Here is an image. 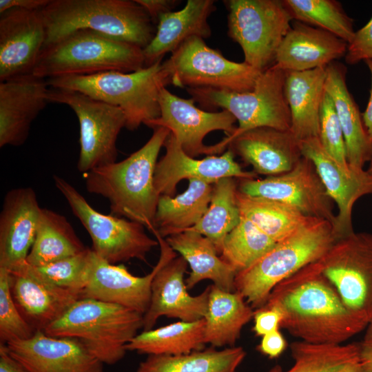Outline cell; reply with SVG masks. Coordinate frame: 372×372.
<instances>
[{
    "instance_id": "cell-13",
    "label": "cell",
    "mask_w": 372,
    "mask_h": 372,
    "mask_svg": "<svg viewBox=\"0 0 372 372\" xmlns=\"http://www.w3.org/2000/svg\"><path fill=\"white\" fill-rule=\"evenodd\" d=\"M49 103L64 104L77 116L80 151L78 170L84 174L116 162V141L126 127V117L117 107L93 99L81 92L49 87Z\"/></svg>"
},
{
    "instance_id": "cell-7",
    "label": "cell",
    "mask_w": 372,
    "mask_h": 372,
    "mask_svg": "<svg viewBox=\"0 0 372 372\" xmlns=\"http://www.w3.org/2000/svg\"><path fill=\"white\" fill-rule=\"evenodd\" d=\"M143 327V315L116 304L81 298L45 330L47 335L77 340L102 363L122 360L127 344Z\"/></svg>"
},
{
    "instance_id": "cell-26",
    "label": "cell",
    "mask_w": 372,
    "mask_h": 372,
    "mask_svg": "<svg viewBox=\"0 0 372 372\" xmlns=\"http://www.w3.org/2000/svg\"><path fill=\"white\" fill-rule=\"evenodd\" d=\"M347 47L334 34L295 21L277 50L274 64L285 71L325 68L344 56Z\"/></svg>"
},
{
    "instance_id": "cell-31",
    "label": "cell",
    "mask_w": 372,
    "mask_h": 372,
    "mask_svg": "<svg viewBox=\"0 0 372 372\" xmlns=\"http://www.w3.org/2000/svg\"><path fill=\"white\" fill-rule=\"evenodd\" d=\"M254 311L238 291L210 285L205 327V342L213 347H234Z\"/></svg>"
},
{
    "instance_id": "cell-33",
    "label": "cell",
    "mask_w": 372,
    "mask_h": 372,
    "mask_svg": "<svg viewBox=\"0 0 372 372\" xmlns=\"http://www.w3.org/2000/svg\"><path fill=\"white\" fill-rule=\"evenodd\" d=\"M87 249L64 216L42 208L36 236L26 262L33 267L43 266L75 256Z\"/></svg>"
},
{
    "instance_id": "cell-35",
    "label": "cell",
    "mask_w": 372,
    "mask_h": 372,
    "mask_svg": "<svg viewBox=\"0 0 372 372\" xmlns=\"http://www.w3.org/2000/svg\"><path fill=\"white\" fill-rule=\"evenodd\" d=\"M246 356L241 347H214L180 355H149L136 372H236Z\"/></svg>"
},
{
    "instance_id": "cell-41",
    "label": "cell",
    "mask_w": 372,
    "mask_h": 372,
    "mask_svg": "<svg viewBox=\"0 0 372 372\" xmlns=\"http://www.w3.org/2000/svg\"><path fill=\"white\" fill-rule=\"evenodd\" d=\"M35 332L14 302L9 270L0 267V344L28 340Z\"/></svg>"
},
{
    "instance_id": "cell-12",
    "label": "cell",
    "mask_w": 372,
    "mask_h": 372,
    "mask_svg": "<svg viewBox=\"0 0 372 372\" xmlns=\"http://www.w3.org/2000/svg\"><path fill=\"white\" fill-rule=\"evenodd\" d=\"M316 263L349 311L372 322V233L354 231L335 240Z\"/></svg>"
},
{
    "instance_id": "cell-4",
    "label": "cell",
    "mask_w": 372,
    "mask_h": 372,
    "mask_svg": "<svg viewBox=\"0 0 372 372\" xmlns=\"http://www.w3.org/2000/svg\"><path fill=\"white\" fill-rule=\"evenodd\" d=\"M335 238L333 225L310 217L293 234L275 245L247 268L238 272L235 290L254 309L263 307L273 289L307 265L320 258Z\"/></svg>"
},
{
    "instance_id": "cell-3",
    "label": "cell",
    "mask_w": 372,
    "mask_h": 372,
    "mask_svg": "<svg viewBox=\"0 0 372 372\" xmlns=\"http://www.w3.org/2000/svg\"><path fill=\"white\" fill-rule=\"evenodd\" d=\"M40 12L46 28L44 47L73 31L87 29L143 49L156 31L135 0H50Z\"/></svg>"
},
{
    "instance_id": "cell-51",
    "label": "cell",
    "mask_w": 372,
    "mask_h": 372,
    "mask_svg": "<svg viewBox=\"0 0 372 372\" xmlns=\"http://www.w3.org/2000/svg\"><path fill=\"white\" fill-rule=\"evenodd\" d=\"M367 65L371 76V87L370 91L369 99L366 107L365 111L362 113V117L365 127L366 131L372 141V60L367 59L364 61Z\"/></svg>"
},
{
    "instance_id": "cell-2",
    "label": "cell",
    "mask_w": 372,
    "mask_h": 372,
    "mask_svg": "<svg viewBox=\"0 0 372 372\" xmlns=\"http://www.w3.org/2000/svg\"><path fill=\"white\" fill-rule=\"evenodd\" d=\"M170 133L164 127L154 128L147 142L125 159L85 174L87 191L107 199L112 214L137 222L152 233L161 196L154 185L155 169Z\"/></svg>"
},
{
    "instance_id": "cell-48",
    "label": "cell",
    "mask_w": 372,
    "mask_h": 372,
    "mask_svg": "<svg viewBox=\"0 0 372 372\" xmlns=\"http://www.w3.org/2000/svg\"><path fill=\"white\" fill-rule=\"evenodd\" d=\"M50 0H0V13L11 8H20L32 11L41 10Z\"/></svg>"
},
{
    "instance_id": "cell-9",
    "label": "cell",
    "mask_w": 372,
    "mask_h": 372,
    "mask_svg": "<svg viewBox=\"0 0 372 372\" xmlns=\"http://www.w3.org/2000/svg\"><path fill=\"white\" fill-rule=\"evenodd\" d=\"M228 35L241 47L244 62L264 72L275 63L277 50L293 20L283 0H228Z\"/></svg>"
},
{
    "instance_id": "cell-50",
    "label": "cell",
    "mask_w": 372,
    "mask_h": 372,
    "mask_svg": "<svg viewBox=\"0 0 372 372\" xmlns=\"http://www.w3.org/2000/svg\"><path fill=\"white\" fill-rule=\"evenodd\" d=\"M360 358L364 372H372V339L359 342Z\"/></svg>"
},
{
    "instance_id": "cell-36",
    "label": "cell",
    "mask_w": 372,
    "mask_h": 372,
    "mask_svg": "<svg viewBox=\"0 0 372 372\" xmlns=\"http://www.w3.org/2000/svg\"><path fill=\"white\" fill-rule=\"evenodd\" d=\"M204 318L178 321L155 329L143 331L127 344V351L141 354L180 355L203 350L205 342Z\"/></svg>"
},
{
    "instance_id": "cell-28",
    "label": "cell",
    "mask_w": 372,
    "mask_h": 372,
    "mask_svg": "<svg viewBox=\"0 0 372 372\" xmlns=\"http://www.w3.org/2000/svg\"><path fill=\"white\" fill-rule=\"evenodd\" d=\"M347 68L333 61L326 68L324 90L333 100L343 132L349 165L363 169L372 156V141L364 125L359 107L347 85Z\"/></svg>"
},
{
    "instance_id": "cell-19",
    "label": "cell",
    "mask_w": 372,
    "mask_h": 372,
    "mask_svg": "<svg viewBox=\"0 0 372 372\" xmlns=\"http://www.w3.org/2000/svg\"><path fill=\"white\" fill-rule=\"evenodd\" d=\"M46 41L40 10L11 8L0 17V82L31 74Z\"/></svg>"
},
{
    "instance_id": "cell-15",
    "label": "cell",
    "mask_w": 372,
    "mask_h": 372,
    "mask_svg": "<svg viewBox=\"0 0 372 372\" xmlns=\"http://www.w3.org/2000/svg\"><path fill=\"white\" fill-rule=\"evenodd\" d=\"M153 234L160 247L162 263L151 285L149 308L143 315V330L152 329L161 316L194 322L205 318L210 286L201 293L191 296L184 281L187 262L157 232Z\"/></svg>"
},
{
    "instance_id": "cell-29",
    "label": "cell",
    "mask_w": 372,
    "mask_h": 372,
    "mask_svg": "<svg viewBox=\"0 0 372 372\" xmlns=\"http://www.w3.org/2000/svg\"><path fill=\"white\" fill-rule=\"evenodd\" d=\"M326 68L286 71L285 94L291 116L290 132L298 142L319 136Z\"/></svg>"
},
{
    "instance_id": "cell-40",
    "label": "cell",
    "mask_w": 372,
    "mask_h": 372,
    "mask_svg": "<svg viewBox=\"0 0 372 372\" xmlns=\"http://www.w3.org/2000/svg\"><path fill=\"white\" fill-rule=\"evenodd\" d=\"M276 243L251 221L240 216L238 225L225 237L219 256L237 273L249 267Z\"/></svg>"
},
{
    "instance_id": "cell-37",
    "label": "cell",
    "mask_w": 372,
    "mask_h": 372,
    "mask_svg": "<svg viewBox=\"0 0 372 372\" xmlns=\"http://www.w3.org/2000/svg\"><path fill=\"white\" fill-rule=\"evenodd\" d=\"M236 199L240 216L251 221L276 242L293 234L310 218L287 204L247 195L238 189Z\"/></svg>"
},
{
    "instance_id": "cell-42",
    "label": "cell",
    "mask_w": 372,
    "mask_h": 372,
    "mask_svg": "<svg viewBox=\"0 0 372 372\" xmlns=\"http://www.w3.org/2000/svg\"><path fill=\"white\" fill-rule=\"evenodd\" d=\"M90 249L49 264L34 267L45 279L62 288L81 295L86 283V271ZM32 266V265H31Z\"/></svg>"
},
{
    "instance_id": "cell-6",
    "label": "cell",
    "mask_w": 372,
    "mask_h": 372,
    "mask_svg": "<svg viewBox=\"0 0 372 372\" xmlns=\"http://www.w3.org/2000/svg\"><path fill=\"white\" fill-rule=\"evenodd\" d=\"M145 67L143 49L87 29L73 31L45 45L32 74L45 79Z\"/></svg>"
},
{
    "instance_id": "cell-43",
    "label": "cell",
    "mask_w": 372,
    "mask_h": 372,
    "mask_svg": "<svg viewBox=\"0 0 372 372\" xmlns=\"http://www.w3.org/2000/svg\"><path fill=\"white\" fill-rule=\"evenodd\" d=\"M319 140L324 150L342 165H349L343 132L334 104L325 92L320 112Z\"/></svg>"
},
{
    "instance_id": "cell-52",
    "label": "cell",
    "mask_w": 372,
    "mask_h": 372,
    "mask_svg": "<svg viewBox=\"0 0 372 372\" xmlns=\"http://www.w3.org/2000/svg\"><path fill=\"white\" fill-rule=\"evenodd\" d=\"M364 334L363 340H371L372 339V322H371L367 327Z\"/></svg>"
},
{
    "instance_id": "cell-44",
    "label": "cell",
    "mask_w": 372,
    "mask_h": 372,
    "mask_svg": "<svg viewBox=\"0 0 372 372\" xmlns=\"http://www.w3.org/2000/svg\"><path fill=\"white\" fill-rule=\"evenodd\" d=\"M344 57L346 63L349 65L372 60V17L365 25L355 32L352 40L348 43Z\"/></svg>"
},
{
    "instance_id": "cell-10",
    "label": "cell",
    "mask_w": 372,
    "mask_h": 372,
    "mask_svg": "<svg viewBox=\"0 0 372 372\" xmlns=\"http://www.w3.org/2000/svg\"><path fill=\"white\" fill-rule=\"evenodd\" d=\"M56 187L65 198L73 214L88 232L92 250L101 258L116 265L131 259L146 261L156 245L141 224L94 209L83 196L64 178L54 176Z\"/></svg>"
},
{
    "instance_id": "cell-53",
    "label": "cell",
    "mask_w": 372,
    "mask_h": 372,
    "mask_svg": "<svg viewBox=\"0 0 372 372\" xmlns=\"http://www.w3.org/2000/svg\"><path fill=\"white\" fill-rule=\"evenodd\" d=\"M370 163H369V168L367 169V172L369 173H370L371 174H372V156H371V158L370 160Z\"/></svg>"
},
{
    "instance_id": "cell-14",
    "label": "cell",
    "mask_w": 372,
    "mask_h": 372,
    "mask_svg": "<svg viewBox=\"0 0 372 372\" xmlns=\"http://www.w3.org/2000/svg\"><path fill=\"white\" fill-rule=\"evenodd\" d=\"M238 189L245 194L278 201L306 216L334 224V202L313 163L306 157L302 156L294 167L285 173L263 179H242Z\"/></svg>"
},
{
    "instance_id": "cell-25",
    "label": "cell",
    "mask_w": 372,
    "mask_h": 372,
    "mask_svg": "<svg viewBox=\"0 0 372 372\" xmlns=\"http://www.w3.org/2000/svg\"><path fill=\"white\" fill-rule=\"evenodd\" d=\"M227 149L252 166L256 174L276 176L292 169L302 156L290 131L262 127L234 138Z\"/></svg>"
},
{
    "instance_id": "cell-46",
    "label": "cell",
    "mask_w": 372,
    "mask_h": 372,
    "mask_svg": "<svg viewBox=\"0 0 372 372\" xmlns=\"http://www.w3.org/2000/svg\"><path fill=\"white\" fill-rule=\"evenodd\" d=\"M286 347L287 342L278 329L262 336L258 350L269 358H276Z\"/></svg>"
},
{
    "instance_id": "cell-39",
    "label": "cell",
    "mask_w": 372,
    "mask_h": 372,
    "mask_svg": "<svg viewBox=\"0 0 372 372\" xmlns=\"http://www.w3.org/2000/svg\"><path fill=\"white\" fill-rule=\"evenodd\" d=\"M293 20L326 30L347 43L355 30L353 20L335 0H283Z\"/></svg>"
},
{
    "instance_id": "cell-47",
    "label": "cell",
    "mask_w": 372,
    "mask_h": 372,
    "mask_svg": "<svg viewBox=\"0 0 372 372\" xmlns=\"http://www.w3.org/2000/svg\"><path fill=\"white\" fill-rule=\"evenodd\" d=\"M147 12L154 24L165 13L172 12L179 3L177 0H135Z\"/></svg>"
},
{
    "instance_id": "cell-1",
    "label": "cell",
    "mask_w": 372,
    "mask_h": 372,
    "mask_svg": "<svg viewBox=\"0 0 372 372\" xmlns=\"http://www.w3.org/2000/svg\"><path fill=\"white\" fill-rule=\"evenodd\" d=\"M262 307L278 311L280 327L311 344H340L368 326L346 307L316 261L278 283Z\"/></svg>"
},
{
    "instance_id": "cell-8",
    "label": "cell",
    "mask_w": 372,
    "mask_h": 372,
    "mask_svg": "<svg viewBox=\"0 0 372 372\" xmlns=\"http://www.w3.org/2000/svg\"><path fill=\"white\" fill-rule=\"evenodd\" d=\"M285 77L286 71L273 64L260 74L249 92L186 88L196 102L205 107L227 110L238 122L231 136L208 146L207 155L223 152L234 138L251 129L267 127L290 131L291 116L285 94Z\"/></svg>"
},
{
    "instance_id": "cell-49",
    "label": "cell",
    "mask_w": 372,
    "mask_h": 372,
    "mask_svg": "<svg viewBox=\"0 0 372 372\" xmlns=\"http://www.w3.org/2000/svg\"><path fill=\"white\" fill-rule=\"evenodd\" d=\"M0 372H30L8 351L6 344H0Z\"/></svg>"
},
{
    "instance_id": "cell-34",
    "label": "cell",
    "mask_w": 372,
    "mask_h": 372,
    "mask_svg": "<svg viewBox=\"0 0 372 372\" xmlns=\"http://www.w3.org/2000/svg\"><path fill=\"white\" fill-rule=\"evenodd\" d=\"M290 349L293 366L284 371L276 365L268 372H364L359 342L317 344L300 340L291 343Z\"/></svg>"
},
{
    "instance_id": "cell-21",
    "label": "cell",
    "mask_w": 372,
    "mask_h": 372,
    "mask_svg": "<svg viewBox=\"0 0 372 372\" xmlns=\"http://www.w3.org/2000/svg\"><path fill=\"white\" fill-rule=\"evenodd\" d=\"M6 344L9 353L30 372H103V363L76 339L36 331L28 340Z\"/></svg>"
},
{
    "instance_id": "cell-27",
    "label": "cell",
    "mask_w": 372,
    "mask_h": 372,
    "mask_svg": "<svg viewBox=\"0 0 372 372\" xmlns=\"http://www.w3.org/2000/svg\"><path fill=\"white\" fill-rule=\"evenodd\" d=\"M216 10V1L188 0L181 10L162 14L154 37L143 49L145 67L163 59L191 37H209L208 19Z\"/></svg>"
},
{
    "instance_id": "cell-45",
    "label": "cell",
    "mask_w": 372,
    "mask_h": 372,
    "mask_svg": "<svg viewBox=\"0 0 372 372\" xmlns=\"http://www.w3.org/2000/svg\"><path fill=\"white\" fill-rule=\"evenodd\" d=\"M254 331L256 335L264 336L278 330L280 327L281 314L275 309L260 307L254 313Z\"/></svg>"
},
{
    "instance_id": "cell-17",
    "label": "cell",
    "mask_w": 372,
    "mask_h": 372,
    "mask_svg": "<svg viewBox=\"0 0 372 372\" xmlns=\"http://www.w3.org/2000/svg\"><path fill=\"white\" fill-rule=\"evenodd\" d=\"M299 145L302 156L312 161L327 193L337 205L338 212L333 225L335 240L354 232L353 207L358 198L372 194V174L337 162L322 147L319 138L302 141Z\"/></svg>"
},
{
    "instance_id": "cell-38",
    "label": "cell",
    "mask_w": 372,
    "mask_h": 372,
    "mask_svg": "<svg viewBox=\"0 0 372 372\" xmlns=\"http://www.w3.org/2000/svg\"><path fill=\"white\" fill-rule=\"evenodd\" d=\"M238 185L236 178L229 177L214 183L207 210L196 225L187 229L208 238L218 254L225 237L240 219L236 199Z\"/></svg>"
},
{
    "instance_id": "cell-30",
    "label": "cell",
    "mask_w": 372,
    "mask_h": 372,
    "mask_svg": "<svg viewBox=\"0 0 372 372\" xmlns=\"http://www.w3.org/2000/svg\"><path fill=\"white\" fill-rule=\"evenodd\" d=\"M165 240L191 268V273L185 281L187 289H192L203 280H210L213 285L224 291H236V271L220 258L215 245L208 238L186 230L170 235Z\"/></svg>"
},
{
    "instance_id": "cell-20",
    "label": "cell",
    "mask_w": 372,
    "mask_h": 372,
    "mask_svg": "<svg viewBox=\"0 0 372 372\" xmlns=\"http://www.w3.org/2000/svg\"><path fill=\"white\" fill-rule=\"evenodd\" d=\"M161 263L160 256L149 273L136 276L124 265L111 264L90 249L81 298L116 304L144 315L150 303L152 282Z\"/></svg>"
},
{
    "instance_id": "cell-24",
    "label": "cell",
    "mask_w": 372,
    "mask_h": 372,
    "mask_svg": "<svg viewBox=\"0 0 372 372\" xmlns=\"http://www.w3.org/2000/svg\"><path fill=\"white\" fill-rule=\"evenodd\" d=\"M41 209L31 187L7 192L0 214V267L11 271L26 261Z\"/></svg>"
},
{
    "instance_id": "cell-22",
    "label": "cell",
    "mask_w": 372,
    "mask_h": 372,
    "mask_svg": "<svg viewBox=\"0 0 372 372\" xmlns=\"http://www.w3.org/2000/svg\"><path fill=\"white\" fill-rule=\"evenodd\" d=\"M13 299L21 313L35 331H43L81 298L76 292L43 278L26 261L9 271Z\"/></svg>"
},
{
    "instance_id": "cell-16",
    "label": "cell",
    "mask_w": 372,
    "mask_h": 372,
    "mask_svg": "<svg viewBox=\"0 0 372 372\" xmlns=\"http://www.w3.org/2000/svg\"><path fill=\"white\" fill-rule=\"evenodd\" d=\"M195 102L193 98H180L164 87L159 96L160 116L145 124L153 129L167 128L183 151L194 158L207 154L208 145L203 140L209 132L221 130L229 136L236 128V119L228 111H205L197 107Z\"/></svg>"
},
{
    "instance_id": "cell-18",
    "label": "cell",
    "mask_w": 372,
    "mask_h": 372,
    "mask_svg": "<svg viewBox=\"0 0 372 372\" xmlns=\"http://www.w3.org/2000/svg\"><path fill=\"white\" fill-rule=\"evenodd\" d=\"M164 146L165 154L157 162L154 173V185L161 196H173L178 183L183 179H197L214 184L223 178H257L254 172L242 169L230 149L220 156L208 155L196 159L183 151L171 133Z\"/></svg>"
},
{
    "instance_id": "cell-23",
    "label": "cell",
    "mask_w": 372,
    "mask_h": 372,
    "mask_svg": "<svg viewBox=\"0 0 372 372\" xmlns=\"http://www.w3.org/2000/svg\"><path fill=\"white\" fill-rule=\"evenodd\" d=\"M47 80L32 73L0 82V147L21 146L49 103Z\"/></svg>"
},
{
    "instance_id": "cell-5",
    "label": "cell",
    "mask_w": 372,
    "mask_h": 372,
    "mask_svg": "<svg viewBox=\"0 0 372 372\" xmlns=\"http://www.w3.org/2000/svg\"><path fill=\"white\" fill-rule=\"evenodd\" d=\"M47 83L50 87L77 91L118 107L125 115V127L133 131L160 116V92L171 79L161 59L132 72L67 76L47 79Z\"/></svg>"
},
{
    "instance_id": "cell-32",
    "label": "cell",
    "mask_w": 372,
    "mask_h": 372,
    "mask_svg": "<svg viewBox=\"0 0 372 372\" xmlns=\"http://www.w3.org/2000/svg\"><path fill=\"white\" fill-rule=\"evenodd\" d=\"M188 180V187L182 194L174 197L161 195L159 198L155 231L164 238L196 225L208 209L213 184L197 179Z\"/></svg>"
},
{
    "instance_id": "cell-11",
    "label": "cell",
    "mask_w": 372,
    "mask_h": 372,
    "mask_svg": "<svg viewBox=\"0 0 372 372\" xmlns=\"http://www.w3.org/2000/svg\"><path fill=\"white\" fill-rule=\"evenodd\" d=\"M163 64L171 84L186 88L249 92L262 73L245 62L227 59L198 37L185 41Z\"/></svg>"
}]
</instances>
